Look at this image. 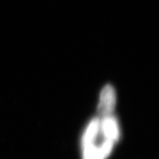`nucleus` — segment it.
<instances>
[{
	"mask_svg": "<svg viewBox=\"0 0 159 159\" xmlns=\"http://www.w3.org/2000/svg\"><path fill=\"white\" fill-rule=\"evenodd\" d=\"M104 158L100 148L96 147L93 144L84 147V159H103Z\"/></svg>",
	"mask_w": 159,
	"mask_h": 159,
	"instance_id": "20e7f679",
	"label": "nucleus"
},
{
	"mask_svg": "<svg viewBox=\"0 0 159 159\" xmlns=\"http://www.w3.org/2000/svg\"><path fill=\"white\" fill-rule=\"evenodd\" d=\"M102 130L107 139L113 142L117 141L119 139V129L116 120L111 116L103 117L100 123Z\"/></svg>",
	"mask_w": 159,
	"mask_h": 159,
	"instance_id": "f03ea898",
	"label": "nucleus"
},
{
	"mask_svg": "<svg viewBox=\"0 0 159 159\" xmlns=\"http://www.w3.org/2000/svg\"><path fill=\"white\" fill-rule=\"evenodd\" d=\"M116 95L112 86L106 85L102 89L98 106V113L103 117L110 116L116 107Z\"/></svg>",
	"mask_w": 159,
	"mask_h": 159,
	"instance_id": "f257e3e1",
	"label": "nucleus"
},
{
	"mask_svg": "<svg viewBox=\"0 0 159 159\" xmlns=\"http://www.w3.org/2000/svg\"><path fill=\"white\" fill-rule=\"evenodd\" d=\"M100 126V122L98 119H94L89 123L82 139L83 147L93 144Z\"/></svg>",
	"mask_w": 159,
	"mask_h": 159,
	"instance_id": "7ed1b4c3",
	"label": "nucleus"
},
{
	"mask_svg": "<svg viewBox=\"0 0 159 159\" xmlns=\"http://www.w3.org/2000/svg\"><path fill=\"white\" fill-rule=\"evenodd\" d=\"M113 143V141L109 140V139H107V140H106V141L102 144V145L99 147L105 158L107 157L109 154H110L111 151Z\"/></svg>",
	"mask_w": 159,
	"mask_h": 159,
	"instance_id": "39448f33",
	"label": "nucleus"
}]
</instances>
